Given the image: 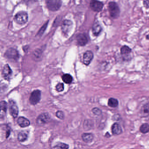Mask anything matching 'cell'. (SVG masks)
Here are the masks:
<instances>
[{"label": "cell", "mask_w": 149, "mask_h": 149, "mask_svg": "<svg viewBox=\"0 0 149 149\" xmlns=\"http://www.w3.org/2000/svg\"><path fill=\"white\" fill-rule=\"evenodd\" d=\"M109 11L111 16L113 18H117L120 15V9L117 3L111 1L109 3Z\"/></svg>", "instance_id": "1"}, {"label": "cell", "mask_w": 149, "mask_h": 149, "mask_svg": "<svg viewBox=\"0 0 149 149\" xmlns=\"http://www.w3.org/2000/svg\"><path fill=\"white\" fill-rule=\"evenodd\" d=\"M14 19L15 22L19 24H25L28 20V15L25 11H20L15 15Z\"/></svg>", "instance_id": "2"}, {"label": "cell", "mask_w": 149, "mask_h": 149, "mask_svg": "<svg viewBox=\"0 0 149 149\" xmlns=\"http://www.w3.org/2000/svg\"><path fill=\"white\" fill-rule=\"evenodd\" d=\"M47 7L51 11H56L61 8L62 4L61 0H47Z\"/></svg>", "instance_id": "3"}, {"label": "cell", "mask_w": 149, "mask_h": 149, "mask_svg": "<svg viewBox=\"0 0 149 149\" xmlns=\"http://www.w3.org/2000/svg\"><path fill=\"white\" fill-rule=\"evenodd\" d=\"M41 98V92L39 90H35L31 93L29 98L30 103L35 105L38 103Z\"/></svg>", "instance_id": "4"}, {"label": "cell", "mask_w": 149, "mask_h": 149, "mask_svg": "<svg viewBox=\"0 0 149 149\" xmlns=\"http://www.w3.org/2000/svg\"><path fill=\"white\" fill-rule=\"evenodd\" d=\"M5 56L10 60L17 61L19 57V55L16 49L13 48H10L6 51Z\"/></svg>", "instance_id": "5"}, {"label": "cell", "mask_w": 149, "mask_h": 149, "mask_svg": "<svg viewBox=\"0 0 149 149\" xmlns=\"http://www.w3.org/2000/svg\"><path fill=\"white\" fill-rule=\"evenodd\" d=\"M9 109L11 116L14 118H16L19 115V109L17 104L13 100H9Z\"/></svg>", "instance_id": "6"}, {"label": "cell", "mask_w": 149, "mask_h": 149, "mask_svg": "<svg viewBox=\"0 0 149 149\" xmlns=\"http://www.w3.org/2000/svg\"><path fill=\"white\" fill-rule=\"evenodd\" d=\"M50 119V116L48 113H42L37 117L36 119V123L39 125H43L47 123Z\"/></svg>", "instance_id": "7"}, {"label": "cell", "mask_w": 149, "mask_h": 149, "mask_svg": "<svg viewBox=\"0 0 149 149\" xmlns=\"http://www.w3.org/2000/svg\"><path fill=\"white\" fill-rule=\"evenodd\" d=\"M73 27V23L70 20H65L63 21L62 24L61 29L63 33L68 35Z\"/></svg>", "instance_id": "8"}, {"label": "cell", "mask_w": 149, "mask_h": 149, "mask_svg": "<svg viewBox=\"0 0 149 149\" xmlns=\"http://www.w3.org/2000/svg\"><path fill=\"white\" fill-rule=\"evenodd\" d=\"M102 2L97 0H92L90 3V7L91 9L96 12L101 11L103 8Z\"/></svg>", "instance_id": "9"}, {"label": "cell", "mask_w": 149, "mask_h": 149, "mask_svg": "<svg viewBox=\"0 0 149 149\" xmlns=\"http://www.w3.org/2000/svg\"><path fill=\"white\" fill-rule=\"evenodd\" d=\"M2 76L5 79L9 80L12 77L13 71L8 64H6L2 70Z\"/></svg>", "instance_id": "10"}, {"label": "cell", "mask_w": 149, "mask_h": 149, "mask_svg": "<svg viewBox=\"0 0 149 149\" xmlns=\"http://www.w3.org/2000/svg\"><path fill=\"white\" fill-rule=\"evenodd\" d=\"M94 58V54L91 51H87L84 54L83 61L84 64L89 65Z\"/></svg>", "instance_id": "11"}, {"label": "cell", "mask_w": 149, "mask_h": 149, "mask_svg": "<svg viewBox=\"0 0 149 149\" xmlns=\"http://www.w3.org/2000/svg\"><path fill=\"white\" fill-rule=\"evenodd\" d=\"M77 41L78 45L83 46L86 45L88 43V40L87 37L84 34H79L77 37Z\"/></svg>", "instance_id": "12"}, {"label": "cell", "mask_w": 149, "mask_h": 149, "mask_svg": "<svg viewBox=\"0 0 149 149\" xmlns=\"http://www.w3.org/2000/svg\"><path fill=\"white\" fill-rule=\"evenodd\" d=\"M17 123L22 128L28 127L30 124V121L24 117H19L17 120Z\"/></svg>", "instance_id": "13"}, {"label": "cell", "mask_w": 149, "mask_h": 149, "mask_svg": "<svg viewBox=\"0 0 149 149\" xmlns=\"http://www.w3.org/2000/svg\"><path fill=\"white\" fill-rule=\"evenodd\" d=\"M102 28L101 24L98 22H95L93 24L92 27V32L94 35L97 36L102 32Z\"/></svg>", "instance_id": "14"}, {"label": "cell", "mask_w": 149, "mask_h": 149, "mask_svg": "<svg viewBox=\"0 0 149 149\" xmlns=\"http://www.w3.org/2000/svg\"><path fill=\"white\" fill-rule=\"evenodd\" d=\"M111 131L114 135H119L122 132V129L119 124L116 123L111 126Z\"/></svg>", "instance_id": "15"}, {"label": "cell", "mask_w": 149, "mask_h": 149, "mask_svg": "<svg viewBox=\"0 0 149 149\" xmlns=\"http://www.w3.org/2000/svg\"><path fill=\"white\" fill-rule=\"evenodd\" d=\"M81 137L83 140L86 143H91L94 139V136L91 133H83Z\"/></svg>", "instance_id": "16"}, {"label": "cell", "mask_w": 149, "mask_h": 149, "mask_svg": "<svg viewBox=\"0 0 149 149\" xmlns=\"http://www.w3.org/2000/svg\"><path fill=\"white\" fill-rule=\"evenodd\" d=\"M1 116H4L7 110V103L5 101L1 102Z\"/></svg>", "instance_id": "17"}, {"label": "cell", "mask_w": 149, "mask_h": 149, "mask_svg": "<svg viewBox=\"0 0 149 149\" xmlns=\"http://www.w3.org/2000/svg\"><path fill=\"white\" fill-rule=\"evenodd\" d=\"M28 136L26 132L23 131L19 132L18 135V139L19 142H24L27 139Z\"/></svg>", "instance_id": "18"}, {"label": "cell", "mask_w": 149, "mask_h": 149, "mask_svg": "<svg viewBox=\"0 0 149 149\" xmlns=\"http://www.w3.org/2000/svg\"><path fill=\"white\" fill-rule=\"evenodd\" d=\"M141 113L142 116L146 117L149 115V104L145 105L141 108Z\"/></svg>", "instance_id": "19"}, {"label": "cell", "mask_w": 149, "mask_h": 149, "mask_svg": "<svg viewBox=\"0 0 149 149\" xmlns=\"http://www.w3.org/2000/svg\"><path fill=\"white\" fill-rule=\"evenodd\" d=\"M118 105V101L117 99L116 98H111L109 99L108 101V105L110 107H113V108H115V107H117Z\"/></svg>", "instance_id": "20"}, {"label": "cell", "mask_w": 149, "mask_h": 149, "mask_svg": "<svg viewBox=\"0 0 149 149\" xmlns=\"http://www.w3.org/2000/svg\"><path fill=\"white\" fill-rule=\"evenodd\" d=\"M62 80L66 83L70 84L72 82L73 78L70 74H65L62 76Z\"/></svg>", "instance_id": "21"}, {"label": "cell", "mask_w": 149, "mask_h": 149, "mask_svg": "<svg viewBox=\"0 0 149 149\" xmlns=\"http://www.w3.org/2000/svg\"><path fill=\"white\" fill-rule=\"evenodd\" d=\"M121 53L122 55H128L132 51V49L129 46L124 45L120 49Z\"/></svg>", "instance_id": "22"}, {"label": "cell", "mask_w": 149, "mask_h": 149, "mask_svg": "<svg viewBox=\"0 0 149 149\" xmlns=\"http://www.w3.org/2000/svg\"><path fill=\"white\" fill-rule=\"evenodd\" d=\"M140 131L143 133H146L149 132V124L148 123H144L141 125Z\"/></svg>", "instance_id": "23"}, {"label": "cell", "mask_w": 149, "mask_h": 149, "mask_svg": "<svg viewBox=\"0 0 149 149\" xmlns=\"http://www.w3.org/2000/svg\"><path fill=\"white\" fill-rule=\"evenodd\" d=\"M55 147L59 149H68L69 146L67 144L60 142V143H58L57 145L55 146Z\"/></svg>", "instance_id": "24"}, {"label": "cell", "mask_w": 149, "mask_h": 149, "mask_svg": "<svg viewBox=\"0 0 149 149\" xmlns=\"http://www.w3.org/2000/svg\"><path fill=\"white\" fill-rule=\"evenodd\" d=\"M56 90L58 91H63L64 90V85L62 83H59L56 86Z\"/></svg>", "instance_id": "25"}, {"label": "cell", "mask_w": 149, "mask_h": 149, "mask_svg": "<svg viewBox=\"0 0 149 149\" xmlns=\"http://www.w3.org/2000/svg\"><path fill=\"white\" fill-rule=\"evenodd\" d=\"M92 112L95 115L99 116L102 114V112L100 109L98 108H94L92 109Z\"/></svg>", "instance_id": "26"}, {"label": "cell", "mask_w": 149, "mask_h": 149, "mask_svg": "<svg viewBox=\"0 0 149 149\" xmlns=\"http://www.w3.org/2000/svg\"><path fill=\"white\" fill-rule=\"evenodd\" d=\"M56 116L57 118L61 119H63L64 118V115L63 112L61 111H58L56 112Z\"/></svg>", "instance_id": "27"}, {"label": "cell", "mask_w": 149, "mask_h": 149, "mask_svg": "<svg viewBox=\"0 0 149 149\" xmlns=\"http://www.w3.org/2000/svg\"><path fill=\"white\" fill-rule=\"evenodd\" d=\"M47 24H45L41 28L40 30V31L38 32V35H42V34L44 33L45 31V30H46V28H47Z\"/></svg>", "instance_id": "28"}, {"label": "cell", "mask_w": 149, "mask_h": 149, "mask_svg": "<svg viewBox=\"0 0 149 149\" xmlns=\"http://www.w3.org/2000/svg\"><path fill=\"white\" fill-rule=\"evenodd\" d=\"M143 4L146 8H149V0H143Z\"/></svg>", "instance_id": "29"}, {"label": "cell", "mask_w": 149, "mask_h": 149, "mask_svg": "<svg viewBox=\"0 0 149 149\" xmlns=\"http://www.w3.org/2000/svg\"><path fill=\"white\" fill-rule=\"evenodd\" d=\"M146 38L147 39H149V35H146Z\"/></svg>", "instance_id": "30"}]
</instances>
